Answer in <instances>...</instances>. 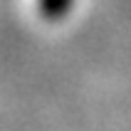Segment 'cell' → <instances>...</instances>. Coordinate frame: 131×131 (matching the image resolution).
<instances>
[{"mask_svg":"<svg viewBox=\"0 0 131 131\" xmlns=\"http://www.w3.org/2000/svg\"><path fill=\"white\" fill-rule=\"evenodd\" d=\"M74 10V0H37V13L47 22H62Z\"/></svg>","mask_w":131,"mask_h":131,"instance_id":"1","label":"cell"}]
</instances>
